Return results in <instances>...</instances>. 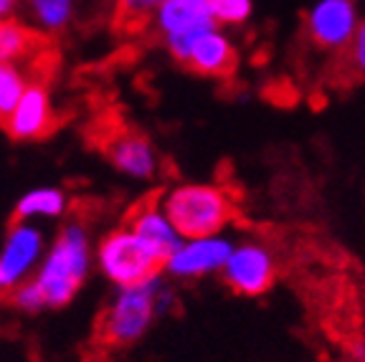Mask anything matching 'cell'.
<instances>
[{"label":"cell","instance_id":"obj_1","mask_svg":"<svg viewBox=\"0 0 365 362\" xmlns=\"http://www.w3.org/2000/svg\"><path fill=\"white\" fill-rule=\"evenodd\" d=\"M94 267V246L89 228L81 221H68L58 228L56 238L46 246L43 259L34 274L46 306L61 309L71 304Z\"/></svg>","mask_w":365,"mask_h":362},{"label":"cell","instance_id":"obj_2","mask_svg":"<svg viewBox=\"0 0 365 362\" xmlns=\"http://www.w3.org/2000/svg\"><path fill=\"white\" fill-rule=\"evenodd\" d=\"M173 304L175 294L160 274L132 286H117L102 311L99 334L112 347H130L143 340L155 319L168 314Z\"/></svg>","mask_w":365,"mask_h":362},{"label":"cell","instance_id":"obj_3","mask_svg":"<svg viewBox=\"0 0 365 362\" xmlns=\"http://www.w3.org/2000/svg\"><path fill=\"white\" fill-rule=\"evenodd\" d=\"M160 208L165 210L180 238L223 233L236 213L231 192L211 182H182L170 187L168 192H163Z\"/></svg>","mask_w":365,"mask_h":362},{"label":"cell","instance_id":"obj_4","mask_svg":"<svg viewBox=\"0 0 365 362\" xmlns=\"http://www.w3.org/2000/svg\"><path fill=\"white\" fill-rule=\"evenodd\" d=\"M163 261L165 256L127 226L109 231L94 249L99 274L114 286H132L155 276L163 272Z\"/></svg>","mask_w":365,"mask_h":362},{"label":"cell","instance_id":"obj_5","mask_svg":"<svg viewBox=\"0 0 365 362\" xmlns=\"http://www.w3.org/2000/svg\"><path fill=\"white\" fill-rule=\"evenodd\" d=\"M150 23L178 63L185 61L193 41L203 31L216 26L208 0H163Z\"/></svg>","mask_w":365,"mask_h":362},{"label":"cell","instance_id":"obj_6","mask_svg":"<svg viewBox=\"0 0 365 362\" xmlns=\"http://www.w3.org/2000/svg\"><path fill=\"white\" fill-rule=\"evenodd\" d=\"M48 238L36 223L13 221L0 246V296H8L16 286L34 279Z\"/></svg>","mask_w":365,"mask_h":362},{"label":"cell","instance_id":"obj_7","mask_svg":"<svg viewBox=\"0 0 365 362\" xmlns=\"http://www.w3.org/2000/svg\"><path fill=\"white\" fill-rule=\"evenodd\" d=\"M221 276L231 291L241 296H262L274 286L277 259L262 241H234L221 269Z\"/></svg>","mask_w":365,"mask_h":362},{"label":"cell","instance_id":"obj_8","mask_svg":"<svg viewBox=\"0 0 365 362\" xmlns=\"http://www.w3.org/2000/svg\"><path fill=\"white\" fill-rule=\"evenodd\" d=\"M234 241L223 233L200 238H180V244L163 261V272L175 281H195V279L221 274Z\"/></svg>","mask_w":365,"mask_h":362},{"label":"cell","instance_id":"obj_9","mask_svg":"<svg viewBox=\"0 0 365 362\" xmlns=\"http://www.w3.org/2000/svg\"><path fill=\"white\" fill-rule=\"evenodd\" d=\"M360 23L355 0H314L304 13V31L322 51H345Z\"/></svg>","mask_w":365,"mask_h":362},{"label":"cell","instance_id":"obj_10","mask_svg":"<svg viewBox=\"0 0 365 362\" xmlns=\"http://www.w3.org/2000/svg\"><path fill=\"white\" fill-rule=\"evenodd\" d=\"M6 132L16 142H34L51 132L53 127V104L51 94L43 81H31L13 107V112L3 119Z\"/></svg>","mask_w":365,"mask_h":362},{"label":"cell","instance_id":"obj_11","mask_svg":"<svg viewBox=\"0 0 365 362\" xmlns=\"http://www.w3.org/2000/svg\"><path fill=\"white\" fill-rule=\"evenodd\" d=\"M190 71L200 76H211V79H223L236 68V46L221 31V26L203 31L190 46L188 56L182 61Z\"/></svg>","mask_w":365,"mask_h":362},{"label":"cell","instance_id":"obj_12","mask_svg":"<svg viewBox=\"0 0 365 362\" xmlns=\"http://www.w3.org/2000/svg\"><path fill=\"white\" fill-rule=\"evenodd\" d=\"M107 157L114 170L132 180H153L160 170V160L153 142L137 132H122L107 145Z\"/></svg>","mask_w":365,"mask_h":362},{"label":"cell","instance_id":"obj_13","mask_svg":"<svg viewBox=\"0 0 365 362\" xmlns=\"http://www.w3.org/2000/svg\"><path fill=\"white\" fill-rule=\"evenodd\" d=\"M127 228L137 233V236L148 241L155 251L165 256L180 244V233L175 231V226L170 223V218L165 215V210L160 208V203H140L127 218Z\"/></svg>","mask_w":365,"mask_h":362},{"label":"cell","instance_id":"obj_14","mask_svg":"<svg viewBox=\"0 0 365 362\" xmlns=\"http://www.w3.org/2000/svg\"><path fill=\"white\" fill-rule=\"evenodd\" d=\"M68 210V198L66 192L58 190V187L43 185L34 187V190L23 192L16 203V213H13V221H58L61 215H66Z\"/></svg>","mask_w":365,"mask_h":362},{"label":"cell","instance_id":"obj_15","mask_svg":"<svg viewBox=\"0 0 365 362\" xmlns=\"http://www.w3.org/2000/svg\"><path fill=\"white\" fill-rule=\"evenodd\" d=\"M41 51V33L31 26L0 18V63L31 61Z\"/></svg>","mask_w":365,"mask_h":362},{"label":"cell","instance_id":"obj_16","mask_svg":"<svg viewBox=\"0 0 365 362\" xmlns=\"http://www.w3.org/2000/svg\"><path fill=\"white\" fill-rule=\"evenodd\" d=\"M163 0H117L114 3V29L125 31V33H137L153 21L155 11Z\"/></svg>","mask_w":365,"mask_h":362},{"label":"cell","instance_id":"obj_17","mask_svg":"<svg viewBox=\"0 0 365 362\" xmlns=\"http://www.w3.org/2000/svg\"><path fill=\"white\" fill-rule=\"evenodd\" d=\"M29 3L38 29L46 33L66 29L74 16V0H29Z\"/></svg>","mask_w":365,"mask_h":362},{"label":"cell","instance_id":"obj_18","mask_svg":"<svg viewBox=\"0 0 365 362\" xmlns=\"http://www.w3.org/2000/svg\"><path fill=\"white\" fill-rule=\"evenodd\" d=\"M29 84V76L18 63H0V122L13 112Z\"/></svg>","mask_w":365,"mask_h":362},{"label":"cell","instance_id":"obj_19","mask_svg":"<svg viewBox=\"0 0 365 362\" xmlns=\"http://www.w3.org/2000/svg\"><path fill=\"white\" fill-rule=\"evenodd\" d=\"M216 26H241L254 13L251 0H208Z\"/></svg>","mask_w":365,"mask_h":362},{"label":"cell","instance_id":"obj_20","mask_svg":"<svg viewBox=\"0 0 365 362\" xmlns=\"http://www.w3.org/2000/svg\"><path fill=\"white\" fill-rule=\"evenodd\" d=\"M8 296H11L13 306L21 309V311H26V314H38V311L46 309V299H43L38 284H36L34 279H29L26 284L16 286Z\"/></svg>","mask_w":365,"mask_h":362},{"label":"cell","instance_id":"obj_21","mask_svg":"<svg viewBox=\"0 0 365 362\" xmlns=\"http://www.w3.org/2000/svg\"><path fill=\"white\" fill-rule=\"evenodd\" d=\"M345 51H348V61L353 66V71L365 79V18H360L353 41H350V46Z\"/></svg>","mask_w":365,"mask_h":362},{"label":"cell","instance_id":"obj_22","mask_svg":"<svg viewBox=\"0 0 365 362\" xmlns=\"http://www.w3.org/2000/svg\"><path fill=\"white\" fill-rule=\"evenodd\" d=\"M13 6H16V0H0V18H8V16H11Z\"/></svg>","mask_w":365,"mask_h":362},{"label":"cell","instance_id":"obj_23","mask_svg":"<svg viewBox=\"0 0 365 362\" xmlns=\"http://www.w3.org/2000/svg\"><path fill=\"white\" fill-rule=\"evenodd\" d=\"M350 352H353V357L358 362H365V345H355V347H350Z\"/></svg>","mask_w":365,"mask_h":362}]
</instances>
